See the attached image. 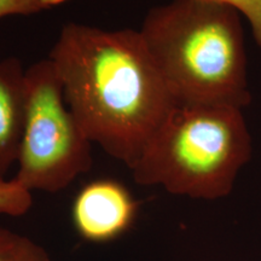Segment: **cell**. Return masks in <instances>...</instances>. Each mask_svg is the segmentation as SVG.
Masks as SVG:
<instances>
[{
	"mask_svg": "<svg viewBox=\"0 0 261 261\" xmlns=\"http://www.w3.org/2000/svg\"><path fill=\"white\" fill-rule=\"evenodd\" d=\"M48 60L91 142L132 168L177 106L140 33L68 23Z\"/></svg>",
	"mask_w": 261,
	"mask_h": 261,
	"instance_id": "obj_1",
	"label": "cell"
},
{
	"mask_svg": "<svg viewBox=\"0 0 261 261\" xmlns=\"http://www.w3.org/2000/svg\"><path fill=\"white\" fill-rule=\"evenodd\" d=\"M139 33L177 104H249L237 10L211 0H173L150 10Z\"/></svg>",
	"mask_w": 261,
	"mask_h": 261,
	"instance_id": "obj_2",
	"label": "cell"
},
{
	"mask_svg": "<svg viewBox=\"0 0 261 261\" xmlns=\"http://www.w3.org/2000/svg\"><path fill=\"white\" fill-rule=\"evenodd\" d=\"M252 152L242 109L177 104L130 172L139 185L215 201L232 192Z\"/></svg>",
	"mask_w": 261,
	"mask_h": 261,
	"instance_id": "obj_3",
	"label": "cell"
},
{
	"mask_svg": "<svg viewBox=\"0 0 261 261\" xmlns=\"http://www.w3.org/2000/svg\"><path fill=\"white\" fill-rule=\"evenodd\" d=\"M64 99L51 60L25 70L24 127L14 179L31 192L56 194L92 167V142Z\"/></svg>",
	"mask_w": 261,
	"mask_h": 261,
	"instance_id": "obj_4",
	"label": "cell"
},
{
	"mask_svg": "<svg viewBox=\"0 0 261 261\" xmlns=\"http://www.w3.org/2000/svg\"><path fill=\"white\" fill-rule=\"evenodd\" d=\"M138 202L125 185L98 179L81 189L73 203V223L84 240L104 243L116 240L132 226Z\"/></svg>",
	"mask_w": 261,
	"mask_h": 261,
	"instance_id": "obj_5",
	"label": "cell"
},
{
	"mask_svg": "<svg viewBox=\"0 0 261 261\" xmlns=\"http://www.w3.org/2000/svg\"><path fill=\"white\" fill-rule=\"evenodd\" d=\"M25 116V71L17 58L0 62V179L18 160Z\"/></svg>",
	"mask_w": 261,
	"mask_h": 261,
	"instance_id": "obj_6",
	"label": "cell"
},
{
	"mask_svg": "<svg viewBox=\"0 0 261 261\" xmlns=\"http://www.w3.org/2000/svg\"><path fill=\"white\" fill-rule=\"evenodd\" d=\"M0 261H51V257L34 240L0 226Z\"/></svg>",
	"mask_w": 261,
	"mask_h": 261,
	"instance_id": "obj_7",
	"label": "cell"
},
{
	"mask_svg": "<svg viewBox=\"0 0 261 261\" xmlns=\"http://www.w3.org/2000/svg\"><path fill=\"white\" fill-rule=\"evenodd\" d=\"M32 192L15 179H0V214L21 217L31 210Z\"/></svg>",
	"mask_w": 261,
	"mask_h": 261,
	"instance_id": "obj_8",
	"label": "cell"
},
{
	"mask_svg": "<svg viewBox=\"0 0 261 261\" xmlns=\"http://www.w3.org/2000/svg\"><path fill=\"white\" fill-rule=\"evenodd\" d=\"M61 2L63 0H0V18L34 15Z\"/></svg>",
	"mask_w": 261,
	"mask_h": 261,
	"instance_id": "obj_9",
	"label": "cell"
},
{
	"mask_svg": "<svg viewBox=\"0 0 261 261\" xmlns=\"http://www.w3.org/2000/svg\"><path fill=\"white\" fill-rule=\"evenodd\" d=\"M211 2L231 6L237 10L238 14L243 15L252 25L254 38L261 48V0H211Z\"/></svg>",
	"mask_w": 261,
	"mask_h": 261,
	"instance_id": "obj_10",
	"label": "cell"
}]
</instances>
